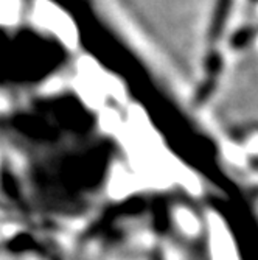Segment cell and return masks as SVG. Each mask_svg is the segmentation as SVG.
Instances as JSON below:
<instances>
[{
  "label": "cell",
  "mask_w": 258,
  "mask_h": 260,
  "mask_svg": "<svg viewBox=\"0 0 258 260\" xmlns=\"http://www.w3.org/2000/svg\"><path fill=\"white\" fill-rule=\"evenodd\" d=\"M256 36H258V30L253 25H243L230 35L229 45L232 50H244L253 44Z\"/></svg>",
  "instance_id": "7a4b0ae2"
},
{
  "label": "cell",
  "mask_w": 258,
  "mask_h": 260,
  "mask_svg": "<svg viewBox=\"0 0 258 260\" xmlns=\"http://www.w3.org/2000/svg\"><path fill=\"white\" fill-rule=\"evenodd\" d=\"M216 86H218V80L216 78H207V81L201 86L199 92H198V99L204 103L208 97H212V93L216 90Z\"/></svg>",
  "instance_id": "277c9868"
},
{
  "label": "cell",
  "mask_w": 258,
  "mask_h": 260,
  "mask_svg": "<svg viewBox=\"0 0 258 260\" xmlns=\"http://www.w3.org/2000/svg\"><path fill=\"white\" fill-rule=\"evenodd\" d=\"M224 69V58L219 52L216 50H212L208 55H207V59H205V70L208 72V77L210 78H216L221 75Z\"/></svg>",
  "instance_id": "3957f363"
},
{
  "label": "cell",
  "mask_w": 258,
  "mask_h": 260,
  "mask_svg": "<svg viewBox=\"0 0 258 260\" xmlns=\"http://www.w3.org/2000/svg\"><path fill=\"white\" fill-rule=\"evenodd\" d=\"M252 2H258V0H252Z\"/></svg>",
  "instance_id": "5b68a950"
},
{
  "label": "cell",
  "mask_w": 258,
  "mask_h": 260,
  "mask_svg": "<svg viewBox=\"0 0 258 260\" xmlns=\"http://www.w3.org/2000/svg\"><path fill=\"white\" fill-rule=\"evenodd\" d=\"M233 8V0H215V7L210 19L208 27V39L210 42H218L226 30L227 19Z\"/></svg>",
  "instance_id": "6da1fadb"
}]
</instances>
